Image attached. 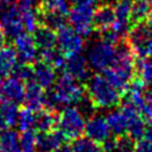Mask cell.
Here are the masks:
<instances>
[{"instance_id":"6da1fadb","label":"cell","mask_w":152,"mask_h":152,"mask_svg":"<svg viewBox=\"0 0 152 152\" xmlns=\"http://www.w3.org/2000/svg\"><path fill=\"white\" fill-rule=\"evenodd\" d=\"M84 96V86L71 76L62 72V75L56 78L53 86L46 90L44 108L57 110V108L61 106L78 104Z\"/></svg>"},{"instance_id":"7a4b0ae2","label":"cell","mask_w":152,"mask_h":152,"mask_svg":"<svg viewBox=\"0 0 152 152\" xmlns=\"http://www.w3.org/2000/svg\"><path fill=\"white\" fill-rule=\"evenodd\" d=\"M86 95L95 109L113 108L121 102V94L106 80L102 74H94L84 82Z\"/></svg>"},{"instance_id":"3957f363","label":"cell","mask_w":152,"mask_h":152,"mask_svg":"<svg viewBox=\"0 0 152 152\" xmlns=\"http://www.w3.org/2000/svg\"><path fill=\"white\" fill-rule=\"evenodd\" d=\"M86 118L77 107L65 106L57 119V131L63 135L65 141H72L84 133Z\"/></svg>"},{"instance_id":"277c9868","label":"cell","mask_w":152,"mask_h":152,"mask_svg":"<svg viewBox=\"0 0 152 152\" xmlns=\"http://www.w3.org/2000/svg\"><path fill=\"white\" fill-rule=\"evenodd\" d=\"M126 40L135 57L152 58V28L145 21L131 26Z\"/></svg>"},{"instance_id":"5b68a950","label":"cell","mask_w":152,"mask_h":152,"mask_svg":"<svg viewBox=\"0 0 152 152\" xmlns=\"http://www.w3.org/2000/svg\"><path fill=\"white\" fill-rule=\"evenodd\" d=\"M115 57V44H112L104 39L95 40L87 50V62L89 68L95 71H103L110 66Z\"/></svg>"},{"instance_id":"8992f818","label":"cell","mask_w":152,"mask_h":152,"mask_svg":"<svg viewBox=\"0 0 152 152\" xmlns=\"http://www.w3.org/2000/svg\"><path fill=\"white\" fill-rule=\"evenodd\" d=\"M94 6H84V5H74L70 7L68 14L69 25L83 38H88L93 31V17L95 12Z\"/></svg>"},{"instance_id":"52a82bcc","label":"cell","mask_w":152,"mask_h":152,"mask_svg":"<svg viewBox=\"0 0 152 152\" xmlns=\"http://www.w3.org/2000/svg\"><path fill=\"white\" fill-rule=\"evenodd\" d=\"M56 48L64 56L82 52L84 48V38L70 25L65 24L56 31Z\"/></svg>"},{"instance_id":"ba28073f","label":"cell","mask_w":152,"mask_h":152,"mask_svg":"<svg viewBox=\"0 0 152 152\" xmlns=\"http://www.w3.org/2000/svg\"><path fill=\"white\" fill-rule=\"evenodd\" d=\"M13 46L15 49L18 61L32 64L38 59V48L33 40V37L28 32H23L13 38Z\"/></svg>"},{"instance_id":"9c48e42d","label":"cell","mask_w":152,"mask_h":152,"mask_svg":"<svg viewBox=\"0 0 152 152\" xmlns=\"http://www.w3.org/2000/svg\"><path fill=\"white\" fill-rule=\"evenodd\" d=\"M0 26L4 30L6 37L8 38H15L25 31L21 21L20 11L15 4H12L6 11L0 14Z\"/></svg>"},{"instance_id":"30bf717a","label":"cell","mask_w":152,"mask_h":152,"mask_svg":"<svg viewBox=\"0 0 152 152\" xmlns=\"http://www.w3.org/2000/svg\"><path fill=\"white\" fill-rule=\"evenodd\" d=\"M89 64L87 62V58L78 53H72L69 56H65L64 66L62 69V72L71 76L78 82H86L89 75Z\"/></svg>"},{"instance_id":"8fae6325","label":"cell","mask_w":152,"mask_h":152,"mask_svg":"<svg viewBox=\"0 0 152 152\" xmlns=\"http://www.w3.org/2000/svg\"><path fill=\"white\" fill-rule=\"evenodd\" d=\"M84 134L87 138L100 145L112 135L106 118L101 115H91L88 118L84 126Z\"/></svg>"},{"instance_id":"7c38bea8","label":"cell","mask_w":152,"mask_h":152,"mask_svg":"<svg viewBox=\"0 0 152 152\" xmlns=\"http://www.w3.org/2000/svg\"><path fill=\"white\" fill-rule=\"evenodd\" d=\"M25 83L17 77H8L0 81V101L20 103L24 100Z\"/></svg>"},{"instance_id":"4fadbf2b","label":"cell","mask_w":152,"mask_h":152,"mask_svg":"<svg viewBox=\"0 0 152 152\" xmlns=\"http://www.w3.org/2000/svg\"><path fill=\"white\" fill-rule=\"evenodd\" d=\"M45 94L46 90L42 88L33 78L25 82V94H24V104L25 107L38 112L45 107Z\"/></svg>"},{"instance_id":"5bb4252c","label":"cell","mask_w":152,"mask_h":152,"mask_svg":"<svg viewBox=\"0 0 152 152\" xmlns=\"http://www.w3.org/2000/svg\"><path fill=\"white\" fill-rule=\"evenodd\" d=\"M115 21V13L113 5L103 2L99 7L95 8L94 17H93V26L94 31L102 33L109 30Z\"/></svg>"},{"instance_id":"9a60e30c","label":"cell","mask_w":152,"mask_h":152,"mask_svg":"<svg viewBox=\"0 0 152 152\" xmlns=\"http://www.w3.org/2000/svg\"><path fill=\"white\" fill-rule=\"evenodd\" d=\"M33 69V80L45 90L50 89L55 81H56V69L48 64L46 62H43L40 59H37L32 63Z\"/></svg>"},{"instance_id":"2e32d148","label":"cell","mask_w":152,"mask_h":152,"mask_svg":"<svg viewBox=\"0 0 152 152\" xmlns=\"http://www.w3.org/2000/svg\"><path fill=\"white\" fill-rule=\"evenodd\" d=\"M63 135L56 129L49 132H37V151L56 152L64 145Z\"/></svg>"},{"instance_id":"e0dca14e","label":"cell","mask_w":152,"mask_h":152,"mask_svg":"<svg viewBox=\"0 0 152 152\" xmlns=\"http://www.w3.org/2000/svg\"><path fill=\"white\" fill-rule=\"evenodd\" d=\"M32 37L38 50L56 48V31L48 26L38 25L32 32Z\"/></svg>"},{"instance_id":"ac0fdd59","label":"cell","mask_w":152,"mask_h":152,"mask_svg":"<svg viewBox=\"0 0 152 152\" xmlns=\"http://www.w3.org/2000/svg\"><path fill=\"white\" fill-rule=\"evenodd\" d=\"M58 114L53 109L43 108L36 112V125L34 129L37 132H49L56 129Z\"/></svg>"},{"instance_id":"d6986e66","label":"cell","mask_w":152,"mask_h":152,"mask_svg":"<svg viewBox=\"0 0 152 152\" xmlns=\"http://www.w3.org/2000/svg\"><path fill=\"white\" fill-rule=\"evenodd\" d=\"M19 109L17 103L0 101V126L6 129L17 125Z\"/></svg>"},{"instance_id":"ffe728a7","label":"cell","mask_w":152,"mask_h":152,"mask_svg":"<svg viewBox=\"0 0 152 152\" xmlns=\"http://www.w3.org/2000/svg\"><path fill=\"white\" fill-rule=\"evenodd\" d=\"M18 62V56L14 46L4 45L0 48V76H10L14 64Z\"/></svg>"},{"instance_id":"44dd1931","label":"cell","mask_w":152,"mask_h":152,"mask_svg":"<svg viewBox=\"0 0 152 152\" xmlns=\"http://www.w3.org/2000/svg\"><path fill=\"white\" fill-rule=\"evenodd\" d=\"M106 121L113 135L119 137L126 134V119L120 108L110 110L106 116Z\"/></svg>"},{"instance_id":"7402d4cb","label":"cell","mask_w":152,"mask_h":152,"mask_svg":"<svg viewBox=\"0 0 152 152\" xmlns=\"http://www.w3.org/2000/svg\"><path fill=\"white\" fill-rule=\"evenodd\" d=\"M152 7V0H133L132 11H131V26L144 23L146 17Z\"/></svg>"},{"instance_id":"603a6c76","label":"cell","mask_w":152,"mask_h":152,"mask_svg":"<svg viewBox=\"0 0 152 152\" xmlns=\"http://www.w3.org/2000/svg\"><path fill=\"white\" fill-rule=\"evenodd\" d=\"M134 75L141 78L146 86H151L152 84V58L135 57Z\"/></svg>"},{"instance_id":"cb8c5ba5","label":"cell","mask_w":152,"mask_h":152,"mask_svg":"<svg viewBox=\"0 0 152 152\" xmlns=\"http://www.w3.org/2000/svg\"><path fill=\"white\" fill-rule=\"evenodd\" d=\"M0 146L5 152H20L19 134L12 129H4L0 134Z\"/></svg>"},{"instance_id":"d4e9b609","label":"cell","mask_w":152,"mask_h":152,"mask_svg":"<svg viewBox=\"0 0 152 152\" xmlns=\"http://www.w3.org/2000/svg\"><path fill=\"white\" fill-rule=\"evenodd\" d=\"M74 142L70 145V152H103L102 146L89 138H77L72 140Z\"/></svg>"},{"instance_id":"484cf974","label":"cell","mask_w":152,"mask_h":152,"mask_svg":"<svg viewBox=\"0 0 152 152\" xmlns=\"http://www.w3.org/2000/svg\"><path fill=\"white\" fill-rule=\"evenodd\" d=\"M38 7L45 11L68 15L70 11V1L69 0H42Z\"/></svg>"},{"instance_id":"4316f807","label":"cell","mask_w":152,"mask_h":152,"mask_svg":"<svg viewBox=\"0 0 152 152\" xmlns=\"http://www.w3.org/2000/svg\"><path fill=\"white\" fill-rule=\"evenodd\" d=\"M18 8L20 11L24 30L28 33H32L36 30V27L39 25L37 8H20V7H18Z\"/></svg>"},{"instance_id":"83f0119b","label":"cell","mask_w":152,"mask_h":152,"mask_svg":"<svg viewBox=\"0 0 152 152\" xmlns=\"http://www.w3.org/2000/svg\"><path fill=\"white\" fill-rule=\"evenodd\" d=\"M20 152H36L37 151V132L34 129L21 131L19 135Z\"/></svg>"},{"instance_id":"f1b7e54d","label":"cell","mask_w":152,"mask_h":152,"mask_svg":"<svg viewBox=\"0 0 152 152\" xmlns=\"http://www.w3.org/2000/svg\"><path fill=\"white\" fill-rule=\"evenodd\" d=\"M18 126L20 131H27V129H34L36 125V112L24 107L19 110L18 114Z\"/></svg>"},{"instance_id":"f546056e","label":"cell","mask_w":152,"mask_h":152,"mask_svg":"<svg viewBox=\"0 0 152 152\" xmlns=\"http://www.w3.org/2000/svg\"><path fill=\"white\" fill-rule=\"evenodd\" d=\"M10 76L17 77V78L21 80L24 83L27 82V81H30V80H32V78H33L32 64H27V63H24V62L18 61V62L14 64V66H13V69H12Z\"/></svg>"},{"instance_id":"4dcf8cb0","label":"cell","mask_w":152,"mask_h":152,"mask_svg":"<svg viewBox=\"0 0 152 152\" xmlns=\"http://www.w3.org/2000/svg\"><path fill=\"white\" fill-rule=\"evenodd\" d=\"M145 121H152V89H146L142 94V102L138 108Z\"/></svg>"},{"instance_id":"1f68e13d","label":"cell","mask_w":152,"mask_h":152,"mask_svg":"<svg viewBox=\"0 0 152 152\" xmlns=\"http://www.w3.org/2000/svg\"><path fill=\"white\" fill-rule=\"evenodd\" d=\"M134 140L127 135H119L116 137V144H115V152H134Z\"/></svg>"},{"instance_id":"d6a6232c","label":"cell","mask_w":152,"mask_h":152,"mask_svg":"<svg viewBox=\"0 0 152 152\" xmlns=\"http://www.w3.org/2000/svg\"><path fill=\"white\" fill-rule=\"evenodd\" d=\"M134 152H152V141L145 138L138 139L134 144Z\"/></svg>"},{"instance_id":"836d02e7","label":"cell","mask_w":152,"mask_h":152,"mask_svg":"<svg viewBox=\"0 0 152 152\" xmlns=\"http://www.w3.org/2000/svg\"><path fill=\"white\" fill-rule=\"evenodd\" d=\"M100 0H70L72 5H84V6H94L96 7Z\"/></svg>"},{"instance_id":"e575fe53","label":"cell","mask_w":152,"mask_h":152,"mask_svg":"<svg viewBox=\"0 0 152 152\" xmlns=\"http://www.w3.org/2000/svg\"><path fill=\"white\" fill-rule=\"evenodd\" d=\"M142 138L148 139L152 141V121H145V127H144V135Z\"/></svg>"},{"instance_id":"d590c367","label":"cell","mask_w":152,"mask_h":152,"mask_svg":"<svg viewBox=\"0 0 152 152\" xmlns=\"http://www.w3.org/2000/svg\"><path fill=\"white\" fill-rule=\"evenodd\" d=\"M6 34H5V32H4V30L1 28V26H0V48H2L5 44H6Z\"/></svg>"},{"instance_id":"8d00e7d4","label":"cell","mask_w":152,"mask_h":152,"mask_svg":"<svg viewBox=\"0 0 152 152\" xmlns=\"http://www.w3.org/2000/svg\"><path fill=\"white\" fill-rule=\"evenodd\" d=\"M145 23L152 28V7H151V10H150V12H148V14H147V17H146Z\"/></svg>"},{"instance_id":"74e56055","label":"cell","mask_w":152,"mask_h":152,"mask_svg":"<svg viewBox=\"0 0 152 152\" xmlns=\"http://www.w3.org/2000/svg\"><path fill=\"white\" fill-rule=\"evenodd\" d=\"M56 152H70V145H63L59 150H57Z\"/></svg>"},{"instance_id":"f35d334b","label":"cell","mask_w":152,"mask_h":152,"mask_svg":"<svg viewBox=\"0 0 152 152\" xmlns=\"http://www.w3.org/2000/svg\"><path fill=\"white\" fill-rule=\"evenodd\" d=\"M2 1H5V2H7V4H15L18 0H2Z\"/></svg>"},{"instance_id":"ab89813d","label":"cell","mask_w":152,"mask_h":152,"mask_svg":"<svg viewBox=\"0 0 152 152\" xmlns=\"http://www.w3.org/2000/svg\"><path fill=\"white\" fill-rule=\"evenodd\" d=\"M2 131H4V128H2L1 126H0V134H1V132H2Z\"/></svg>"},{"instance_id":"60d3db41","label":"cell","mask_w":152,"mask_h":152,"mask_svg":"<svg viewBox=\"0 0 152 152\" xmlns=\"http://www.w3.org/2000/svg\"><path fill=\"white\" fill-rule=\"evenodd\" d=\"M0 152H5V151H4L2 148H1V146H0Z\"/></svg>"},{"instance_id":"b9f144b4","label":"cell","mask_w":152,"mask_h":152,"mask_svg":"<svg viewBox=\"0 0 152 152\" xmlns=\"http://www.w3.org/2000/svg\"><path fill=\"white\" fill-rule=\"evenodd\" d=\"M1 80H2V77H1V76H0V81H1Z\"/></svg>"}]
</instances>
